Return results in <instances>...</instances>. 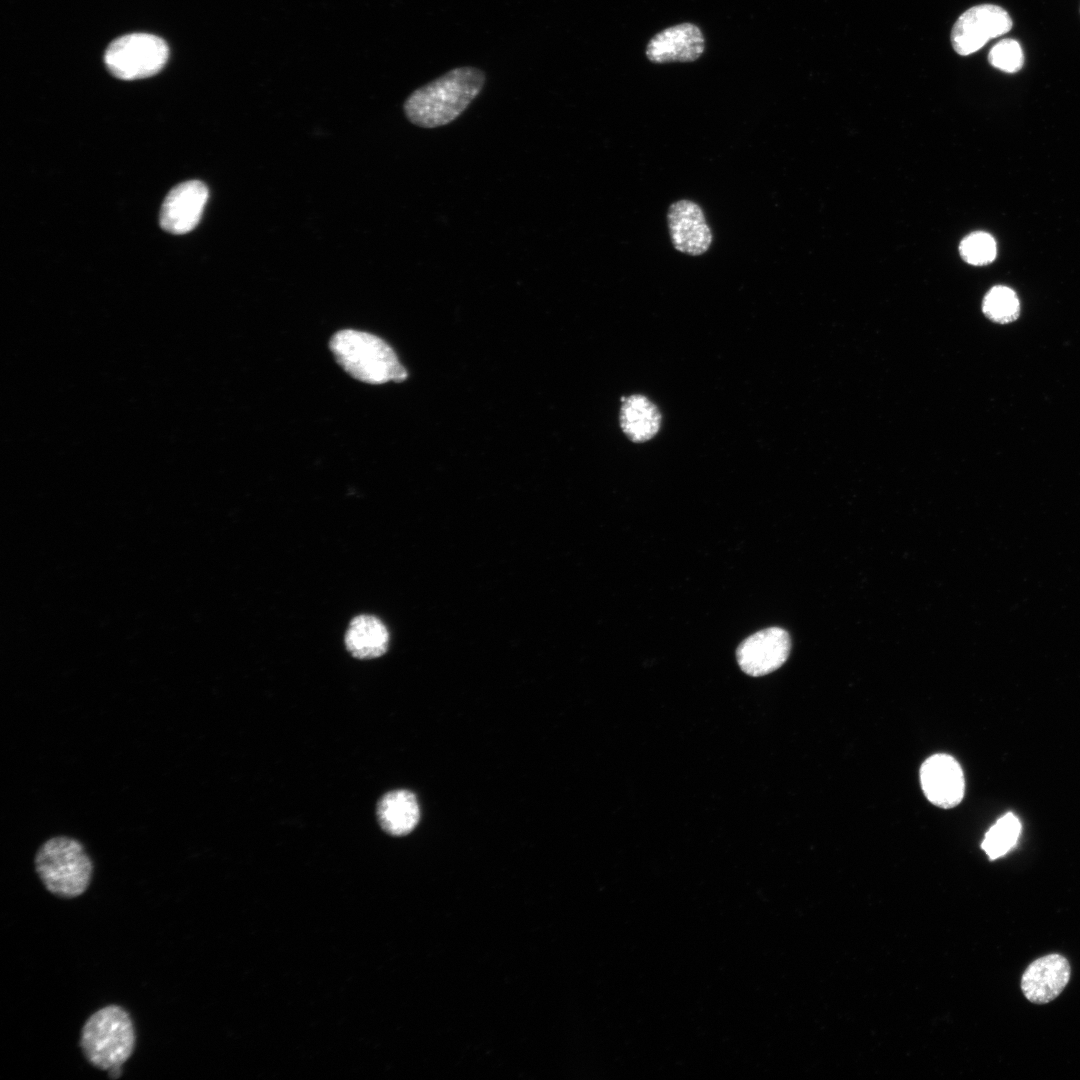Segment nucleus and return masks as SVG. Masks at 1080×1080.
Masks as SVG:
<instances>
[{
    "label": "nucleus",
    "instance_id": "f257e3e1",
    "mask_svg": "<svg viewBox=\"0 0 1080 1080\" xmlns=\"http://www.w3.org/2000/svg\"><path fill=\"white\" fill-rule=\"evenodd\" d=\"M484 71L472 66L449 70L413 91L404 102L407 119L422 128L445 126L456 120L480 94Z\"/></svg>",
    "mask_w": 1080,
    "mask_h": 1080
},
{
    "label": "nucleus",
    "instance_id": "f03ea898",
    "mask_svg": "<svg viewBox=\"0 0 1080 1080\" xmlns=\"http://www.w3.org/2000/svg\"><path fill=\"white\" fill-rule=\"evenodd\" d=\"M34 868L43 886L62 898L82 895L94 872L85 846L66 834H55L40 844L34 856Z\"/></svg>",
    "mask_w": 1080,
    "mask_h": 1080
},
{
    "label": "nucleus",
    "instance_id": "7ed1b4c3",
    "mask_svg": "<svg viewBox=\"0 0 1080 1080\" xmlns=\"http://www.w3.org/2000/svg\"><path fill=\"white\" fill-rule=\"evenodd\" d=\"M329 347L338 364L359 381L384 384L407 378L408 373L394 350L373 334L341 330L332 336Z\"/></svg>",
    "mask_w": 1080,
    "mask_h": 1080
},
{
    "label": "nucleus",
    "instance_id": "20e7f679",
    "mask_svg": "<svg viewBox=\"0 0 1080 1080\" xmlns=\"http://www.w3.org/2000/svg\"><path fill=\"white\" fill-rule=\"evenodd\" d=\"M135 1044L133 1021L118 1005H107L94 1012L81 1030V1050L87 1061L100 1070L121 1067L133 1054Z\"/></svg>",
    "mask_w": 1080,
    "mask_h": 1080
},
{
    "label": "nucleus",
    "instance_id": "39448f33",
    "mask_svg": "<svg viewBox=\"0 0 1080 1080\" xmlns=\"http://www.w3.org/2000/svg\"><path fill=\"white\" fill-rule=\"evenodd\" d=\"M169 56L167 44L147 33H132L114 40L107 48L104 61L117 78L135 80L158 73Z\"/></svg>",
    "mask_w": 1080,
    "mask_h": 1080
},
{
    "label": "nucleus",
    "instance_id": "423d86ee",
    "mask_svg": "<svg viewBox=\"0 0 1080 1080\" xmlns=\"http://www.w3.org/2000/svg\"><path fill=\"white\" fill-rule=\"evenodd\" d=\"M1013 27L1010 14L995 4H980L962 13L951 31V43L959 55L980 50L989 40L1008 33Z\"/></svg>",
    "mask_w": 1080,
    "mask_h": 1080
},
{
    "label": "nucleus",
    "instance_id": "0eeeda50",
    "mask_svg": "<svg viewBox=\"0 0 1080 1080\" xmlns=\"http://www.w3.org/2000/svg\"><path fill=\"white\" fill-rule=\"evenodd\" d=\"M791 650L786 630L770 627L746 638L737 648L736 657L741 670L753 677L769 674L780 668Z\"/></svg>",
    "mask_w": 1080,
    "mask_h": 1080
},
{
    "label": "nucleus",
    "instance_id": "6e6552de",
    "mask_svg": "<svg viewBox=\"0 0 1080 1080\" xmlns=\"http://www.w3.org/2000/svg\"><path fill=\"white\" fill-rule=\"evenodd\" d=\"M667 224L673 247L690 256L708 251L713 234L702 208L694 201L681 199L669 206Z\"/></svg>",
    "mask_w": 1080,
    "mask_h": 1080
},
{
    "label": "nucleus",
    "instance_id": "1a4fd4ad",
    "mask_svg": "<svg viewBox=\"0 0 1080 1080\" xmlns=\"http://www.w3.org/2000/svg\"><path fill=\"white\" fill-rule=\"evenodd\" d=\"M208 197V188L199 180H190L175 186L162 204L161 227L173 234H184L193 230L201 219Z\"/></svg>",
    "mask_w": 1080,
    "mask_h": 1080
},
{
    "label": "nucleus",
    "instance_id": "9d476101",
    "mask_svg": "<svg viewBox=\"0 0 1080 1080\" xmlns=\"http://www.w3.org/2000/svg\"><path fill=\"white\" fill-rule=\"evenodd\" d=\"M920 781L926 798L938 807L952 808L963 799V771L948 754H935L926 759L920 769Z\"/></svg>",
    "mask_w": 1080,
    "mask_h": 1080
},
{
    "label": "nucleus",
    "instance_id": "9b49d317",
    "mask_svg": "<svg viewBox=\"0 0 1080 1080\" xmlns=\"http://www.w3.org/2000/svg\"><path fill=\"white\" fill-rule=\"evenodd\" d=\"M1070 975L1071 967L1064 956L1048 954L1026 968L1021 978V989L1030 1002L1046 1004L1060 995Z\"/></svg>",
    "mask_w": 1080,
    "mask_h": 1080
},
{
    "label": "nucleus",
    "instance_id": "f8f14e48",
    "mask_svg": "<svg viewBox=\"0 0 1080 1080\" xmlns=\"http://www.w3.org/2000/svg\"><path fill=\"white\" fill-rule=\"evenodd\" d=\"M704 51V36L698 26L682 23L666 28L648 43L647 58L655 63L692 62Z\"/></svg>",
    "mask_w": 1080,
    "mask_h": 1080
},
{
    "label": "nucleus",
    "instance_id": "ddd939ff",
    "mask_svg": "<svg viewBox=\"0 0 1080 1080\" xmlns=\"http://www.w3.org/2000/svg\"><path fill=\"white\" fill-rule=\"evenodd\" d=\"M621 402L619 422L627 438L634 443L651 440L659 432L662 422L656 404L641 394L622 396Z\"/></svg>",
    "mask_w": 1080,
    "mask_h": 1080
},
{
    "label": "nucleus",
    "instance_id": "4468645a",
    "mask_svg": "<svg viewBox=\"0 0 1080 1080\" xmlns=\"http://www.w3.org/2000/svg\"><path fill=\"white\" fill-rule=\"evenodd\" d=\"M377 819L381 828L392 836H404L419 822L420 809L416 796L408 790H393L377 804Z\"/></svg>",
    "mask_w": 1080,
    "mask_h": 1080
},
{
    "label": "nucleus",
    "instance_id": "2eb2a0df",
    "mask_svg": "<svg viewBox=\"0 0 1080 1080\" xmlns=\"http://www.w3.org/2000/svg\"><path fill=\"white\" fill-rule=\"evenodd\" d=\"M389 633L384 623L372 615L354 617L345 634V646L358 659H373L388 648Z\"/></svg>",
    "mask_w": 1080,
    "mask_h": 1080
},
{
    "label": "nucleus",
    "instance_id": "dca6fc26",
    "mask_svg": "<svg viewBox=\"0 0 1080 1080\" xmlns=\"http://www.w3.org/2000/svg\"><path fill=\"white\" fill-rule=\"evenodd\" d=\"M1021 823L1013 813L1000 817L986 832L981 848L990 860L1007 854L1017 843Z\"/></svg>",
    "mask_w": 1080,
    "mask_h": 1080
},
{
    "label": "nucleus",
    "instance_id": "f3484780",
    "mask_svg": "<svg viewBox=\"0 0 1080 1080\" xmlns=\"http://www.w3.org/2000/svg\"><path fill=\"white\" fill-rule=\"evenodd\" d=\"M984 315L998 324L1015 321L1020 314V303L1016 293L1007 286H994L985 295L982 303Z\"/></svg>",
    "mask_w": 1080,
    "mask_h": 1080
},
{
    "label": "nucleus",
    "instance_id": "a211bd4d",
    "mask_svg": "<svg viewBox=\"0 0 1080 1080\" xmlns=\"http://www.w3.org/2000/svg\"><path fill=\"white\" fill-rule=\"evenodd\" d=\"M963 260L971 265L982 266L991 263L997 254L994 238L986 232H973L967 235L959 245Z\"/></svg>",
    "mask_w": 1080,
    "mask_h": 1080
},
{
    "label": "nucleus",
    "instance_id": "6ab92c4d",
    "mask_svg": "<svg viewBox=\"0 0 1080 1080\" xmlns=\"http://www.w3.org/2000/svg\"><path fill=\"white\" fill-rule=\"evenodd\" d=\"M1024 60L1021 45L1017 40L1010 38L997 42L988 54L991 66L1008 73L1019 71L1024 65Z\"/></svg>",
    "mask_w": 1080,
    "mask_h": 1080
}]
</instances>
